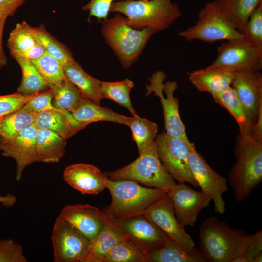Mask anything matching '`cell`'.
Segmentation results:
<instances>
[{"label": "cell", "mask_w": 262, "mask_h": 262, "mask_svg": "<svg viewBox=\"0 0 262 262\" xmlns=\"http://www.w3.org/2000/svg\"><path fill=\"white\" fill-rule=\"evenodd\" d=\"M216 0L227 18L243 34L251 15L262 1V0Z\"/></svg>", "instance_id": "obj_28"}, {"label": "cell", "mask_w": 262, "mask_h": 262, "mask_svg": "<svg viewBox=\"0 0 262 262\" xmlns=\"http://www.w3.org/2000/svg\"><path fill=\"white\" fill-rule=\"evenodd\" d=\"M262 252V230L251 235V240L244 254L251 262L252 259Z\"/></svg>", "instance_id": "obj_43"}, {"label": "cell", "mask_w": 262, "mask_h": 262, "mask_svg": "<svg viewBox=\"0 0 262 262\" xmlns=\"http://www.w3.org/2000/svg\"><path fill=\"white\" fill-rule=\"evenodd\" d=\"M251 135L256 141L262 143V107L259 110L252 130Z\"/></svg>", "instance_id": "obj_45"}, {"label": "cell", "mask_w": 262, "mask_h": 262, "mask_svg": "<svg viewBox=\"0 0 262 262\" xmlns=\"http://www.w3.org/2000/svg\"><path fill=\"white\" fill-rule=\"evenodd\" d=\"M71 115L75 121L85 126L98 121L113 122L126 125L129 118L83 97Z\"/></svg>", "instance_id": "obj_23"}, {"label": "cell", "mask_w": 262, "mask_h": 262, "mask_svg": "<svg viewBox=\"0 0 262 262\" xmlns=\"http://www.w3.org/2000/svg\"><path fill=\"white\" fill-rule=\"evenodd\" d=\"M143 215L181 248L189 252L196 250L193 239L176 217L173 205L167 192L152 203L145 211Z\"/></svg>", "instance_id": "obj_12"}, {"label": "cell", "mask_w": 262, "mask_h": 262, "mask_svg": "<svg viewBox=\"0 0 262 262\" xmlns=\"http://www.w3.org/2000/svg\"><path fill=\"white\" fill-rule=\"evenodd\" d=\"M115 0H90L82 7V9L89 12L91 16L97 18L99 21L107 18L110 12L111 5Z\"/></svg>", "instance_id": "obj_41"}, {"label": "cell", "mask_w": 262, "mask_h": 262, "mask_svg": "<svg viewBox=\"0 0 262 262\" xmlns=\"http://www.w3.org/2000/svg\"><path fill=\"white\" fill-rule=\"evenodd\" d=\"M159 159L167 172L178 182L198 187L191 172L189 157L192 146L188 138L172 137L164 131L155 139Z\"/></svg>", "instance_id": "obj_8"}, {"label": "cell", "mask_w": 262, "mask_h": 262, "mask_svg": "<svg viewBox=\"0 0 262 262\" xmlns=\"http://www.w3.org/2000/svg\"><path fill=\"white\" fill-rule=\"evenodd\" d=\"M106 188L110 193L111 202L101 211L109 220L114 222L143 215L152 203L167 192L159 188L141 186L135 181H114L107 177Z\"/></svg>", "instance_id": "obj_3"}, {"label": "cell", "mask_w": 262, "mask_h": 262, "mask_svg": "<svg viewBox=\"0 0 262 262\" xmlns=\"http://www.w3.org/2000/svg\"><path fill=\"white\" fill-rule=\"evenodd\" d=\"M28 27L37 43L41 45L48 54L59 61L63 66L74 60L71 53L65 46L52 37L43 26Z\"/></svg>", "instance_id": "obj_32"}, {"label": "cell", "mask_w": 262, "mask_h": 262, "mask_svg": "<svg viewBox=\"0 0 262 262\" xmlns=\"http://www.w3.org/2000/svg\"><path fill=\"white\" fill-rule=\"evenodd\" d=\"M126 126L131 129L139 154L143 152L155 139L158 127L154 122L140 117L137 114L129 117Z\"/></svg>", "instance_id": "obj_30"}, {"label": "cell", "mask_w": 262, "mask_h": 262, "mask_svg": "<svg viewBox=\"0 0 262 262\" xmlns=\"http://www.w3.org/2000/svg\"><path fill=\"white\" fill-rule=\"evenodd\" d=\"M148 256L130 239L118 243L106 255L104 262H147Z\"/></svg>", "instance_id": "obj_36"}, {"label": "cell", "mask_w": 262, "mask_h": 262, "mask_svg": "<svg viewBox=\"0 0 262 262\" xmlns=\"http://www.w3.org/2000/svg\"><path fill=\"white\" fill-rule=\"evenodd\" d=\"M210 66L226 67L236 72L260 71L262 49L245 38L227 40L218 47L217 57Z\"/></svg>", "instance_id": "obj_11"}, {"label": "cell", "mask_w": 262, "mask_h": 262, "mask_svg": "<svg viewBox=\"0 0 262 262\" xmlns=\"http://www.w3.org/2000/svg\"><path fill=\"white\" fill-rule=\"evenodd\" d=\"M110 12L124 14L133 28L149 27L157 32L167 29L181 16L171 0H121L112 3Z\"/></svg>", "instance_id": "obj_4"}, {"label": "cell", "mask_w": 262, "mask_h": 262, "mask_svg": "<svg viewBox=\"0 0 262 262\" xmlns=\"http://www.w3.org/2000/svg\"><path fill=\"white\" fill-rule=\"evenodd\" d=\"M52 100V93L51 90L49 88L37 93L33 98L21 109L35 113L55 109L56 108L53 106Z\"/></svg>", "instance_id": "obj_40"}, {"label": "cell", "mask_w": 262, "mask_h": 262, "mask_svg": "<svg viewBox=\"0 0 262 262\" xmlns=\"http://www.w3.org/2000/svg\"><path fill=\"white\" fill-rule=\"evenodd\" d=\"M262 262V252L258 254L254 257L251 262Z\"/></svg>", "instance_id": "obj_49"}, {"label": "cell", "mask_w": 262, "mask_h": 262, "mask_svg": "<svg viewBox=\"0 0 262 262\" xmlns=\"http://www.w3.org/2000/svg\"><path fill=\"white\" fill-rule=\"evenodd\" d=\"M14 59L22 71L21 81L17 92L28 95L49 89L45 81L31 61L19 57Z\"/></svg>", "instance_id": "obj_31"}, {"label": "cell", "mask_w": 262, "mask_h": 262, "mask_svg": "<svg viewBox=\"0 0 262 262\" xmlns=\"http://www.w3.org/2000/svg\"><path fill=\"white\" fill-rule=\"evenodd\" d=\"M200 249L188 251L178 246L170 238L162 247L148 254L147 262H206Z\"/></svg>", "instance_id": "obj_27"}, {"label": "cell", "mask_w": 262, "mask_h": 262, "mask_svg": "<svg viewBox=\"0 0 262 262\" xmlns=\"http://www.w3.org/2000/svg\"><path fill=\"white\" fill-rule=\"evenodd\" d=\"M26 0H0V17L7 19L13 16Z\"/></svg>", "instance_id": "obj_44"}, {"label": "cell", "mask_w": 262, "mask_h": 262, "mask_svg": "<svg viewBox=\"0 0 262 262\" xmlns=\"http://www.w3.org/2000/svg\"><path fill=\"white\" fill-rule=\"evenodd\" d=\"M105 174L112 180H131L166 192L177 184L159 159L155 141L135 161Z\"/></svg>", "instance_id": "obj_6"}, {"label": "cell", "mask_w": 262, "mask_h": 262, "mask_svg": "<svg viewBox=\"0 0 262 262\" xmlns=\"http://www.w3.org/2000/svg\"><path fill=\"white\" fill-rule=\"evenodd\" d=\"M37 129L36 151L38 162L57 163L65 154L66 139L52 131Z\"/></svg>", "instance_id": "obj_26"}, {"label": "cell", "mask_w": 262, "mask_h": 262, "mask_svg": "<svg viewBox=\"0 0 262 262\" xmlns=\"http://www.w3.org/2000/svg\"><path fill=\"white\" fill-rule=\"evenodd\" d=\"M51 238L55 262H85L90 241L59 216L55 222Z\"/></svg>", "instance_id": "obj_10"}, {"label": "cell", "mask_w": 262, "mask_h": 262, "mask_svg": "<svg viewBox=\"0 0 262 262\" xmlns=\"http://www.w3.org/2000/svg\"><path fill=\"white\" fill-rule=\"evenodd\" d=\"M34 124L37 129L52 131L66 139L86 127L75 121L71 113L58 108L38 113Z\"/></svg>", "instance_id": "obj_22"}, {"label": "cell", "mask_w": 262, "mask_h": 262, "mask_svg": "<svg viewBox=\"0 0 262 262\" xmlns=\"http://www.w3.org/2000/svg\"><path fill=\"white\" fill-rule=\"evenodd\" d=\"M16 201V197L11 194H8L5 196L0 195V203H1L5 207L8 208L12 206Z\"/></svg>", "instance_id": "obj_47"}, {"label": "cell", "mask_w": 262, "mask_h": 262, "mask_svg": "<svg viewBox=\"0 0 262 262\" xmlns=\"http://www.w3.org/2000/svg\"><path fill=\"white\" fill-rule=\"evenodd\" d=\"M21 246L12 239H0V262H27Z\"/></svg>", "instance_id": "obj_39"}, {"label": "cell", "mask_w": 262, "mask_h": 262, "mask_svg": "<svg viewBox=\"0 0 262 262\" xmlns=\"http://www.w3.org/2000/svg\"><path fill=\"white\" fill-rule=\"evenodd\" d=\"M199 238V249L207 262H231L235 258L245 254L251 235L211 216L201 223Z\"/></svg>", "instance_id": "obj_2"}, {"label": "cell", "mask_w": 262, "mask_h": 262, "mask_svg": "<svg viewBox=\"0 0 262 262\" xmlns=\"http://www.w3.org/2000/svg\"><path fill=\"white\" fill-rule=\"evenodd\" d=\"M116 222L147 256L151 251L164 246L169 238L143 214Z\"/></svg>", "instance_id": "obj_16"}, {"label": "cell", "mask_w": 262, "mask_h": 262, "mask_svg": "<svg viewBox=\"0 0 262 262\" xmlns=\"http://www.w3.org/2000/svg\"><path fill=\"white\" fill-rule=\"evenodd\" d=\"M231 87L253 118L256 120L262 107V74L260 71L236 73Z\"/></svg>", "instance_id": "obj_19"}, {"label": "cell", "mask_w": 262, "mask_h": 262, "mask_svg": "<svg viewBox=\"0 0 262 262\" xmlns=\"http://www.w3.org/2000/svg\"><path fill=\"white\" fill-rule=\"evenodd\" d=\"M63 68L66 78L79 89L83 97L100 105L101 81L87 73L75 60L64 65Z\"/></svg>", "instance_id": "obj_24"}, {"label": "cell", "mask_w": 262, "mask_h": 262, "mask_svg": "<svg viewBox=\"0 0 262 262\" xmlns=\"http://www.w3.org/2000/svg\"><path fill=\"white\" fill-rule=\"evenodd\" d=\"M244 34L248 42L262 49V1L251 15L245 28Z\"/></svg>", "instance_id": "obj_38"}, {"label": "cell", "mask_w": 262, "mask_h": 262, "mask_svg": "<svg viewBox=\"0 0 262 262\" xmlns=\"http://www.w3.org/2000/svg\"><path fill=\"white\" fill-rule=\"evenodd\" d=\"M189 162L192 175L198 187L213 201L214 211L223 214L225 212V202L223 194L228 190L227 179L217 173L197 152L194 145L191 149Z\"/></svg>", "instance_id": "obj_13"}, {"label": "cell", "mask_w": 262, "mask_h": 262, "mask_svg": "<svg viewBox=\"0 0 262 262\" xmlns=\"http://www.w3.org/2000/svg\"><path fill=\"white\" fill-rule=\"evenodd\" d=\"M231 262H250L248 259L244 254L233 259Z\"/></svg>", "instance_id": "obj_48"}, {"label": "cell", "mask_w": 262, "mask_h": 262, "mask_svg": "<svg viewBox=\"0 0 262 262\" xmlns=\"http://www.w3.org/2000/svg\"><path fill=\"white\" fill-rule=\"evenodd\" d=\"M10 52L14 58L19 57L33 61L39 58L46 51L41 45L37 44L30 48L20 50H12Z\"/></svg>", "instance_id": "obj_42"}, {"label": "cell", "mask_w": 262, "mask_h": 262, "mask_svg": "<svg viewBox=\"0 0 262 262\" xmlns=\"http://www.w3.org/2000/svg\"><path fill=\"white\" fill-rule=\"evenodd\" d=\"M38 113L20 109L0 118V138H10L34 123Z\"/></svg>", "instance_id": "obj_33"}, {"label": "cell", "mask_w": 262, "mask_h": 262, "mask_svg": "<svg viewBox=\"0 0 262 262\" xmlns=\"http://www.w3.org/2000/svg\"><path fill=\"white\" fill-rule=\"evenodd\" d=\"M130 239L116 222L108 219L99 233L90 242L85 262H104L106 255L118 243Z\"/></svg>", "instance_id": "obj_21"}, {"label": "cell", "mask_w": 262, "mask_h": 262, "mask_svg": "<svg viewBox=\"0 0 262 262\" xmlns=\"http://www.w3.org/2000/svg\"><path fill=\"white\" fill-rule=\"evenodd\" d=\"M59 216L71 224L90 241L108 220L101 210L87 204L66 205Z\"/></svg>", "instance_id": "obj_17"}, {"label": "cell", "mask_w": 262, "mask_h": 262, "mask_svg": "<svg viewBox=\"0 0 262 262\" xmlns=\"http://www.w3.org/2000/svg\"><path fill=\"white\" fill-rule=\"evenodd\" d=\"M166 76L163 71L154 73L149 79V84L146 85V96L152 93L159 98L163 111L164 131L171 136L187 139L185 125L180 117L179 100L174 97L178 88L176 81L163 82Z\"/></svg>", "instance_id": "obj_9"}, {"label": "cell", "mask_w": 262, "mask_h": 262, "mask_svg": "<svg viewBox=\"0 0 262 262\" xmlns=\"http://www.w3.org/2000/svg\"><path fill=\"white\" fill-rule=\"evenodd\" d=\"M54 107L71 113L82 97L79 89L66 79L59 85L50 89Z\"/></svg>", "instance_id": "obj_35"}, {"label": "cell", "mask_w": 262, "mask_h": 262, "mask_svg": "<svg viewBox=\"0 0 262 262\" xmlns=\"http://www.w3.org/2000/svg\"><path fill=\"white\" fill-rule=\"evenodd\" d=\"M6 19L0 17V69L7 64V58L2 47L3 31Z\"/></svg>", "instance_id": "obj_46"}, {"label": "cell", "mask_w": 262, "mask_h": 262, "mask_svg": "<svg viewBox=\"0 0 262 262\" xmlns=\"http://www.w3.org/2000/svg\"><path fill=\"white\" fill-rule=\"evenodd\" d=\"M236 72L222 66L208 67L188 73V79L200 92L211 95L225 91L230 86Z\"/></svg>", "instance_id": "obj_20"}, {"label": "cell", "mask_w": 262, "mask_h": 262, "mask_svg": "<svg viewBox=\"0 0 262 262\" xmlns=\"http://www.w3.org/2000/svg\"><path fill=\"white\" fill-rule=\"evenodd\" d=\"M37 128L34 124L7 139L0 138V151L3 156L14 159L16 164V179L19 180L25 168L38 162L36 151Z\"/></svg>", "instance_id": "obj_15"}, {"label": "cell", "mask_w": 262, "mask_h": 262, "mask_svg": "<svg viewBox=\"0 0 262 262\" xmlns=\"http://www.w3.org/2000/svg\"><path fill=\"white\" fill-rule=\"evenodd\" d=\"M179 35L188 41L198 40L209 43L246 39L245 34L227 18L216 0L206 3L199 11L196 22Z\"/></svg>", "instance_id": "obj_7"}, {"label": "cell", "mask_w": 262, "mask_h": 262, "mask_svg": "<svg viewBox=\"0 0 262 262\" xmlns=\"http://www.w3.org/2000/svg\"><path fill=\"white\" fill-rule=\"evenodd\" d=\"M167 192L171 199L176 217L184 228L194 226L200 212L212 201L203 191L195 190L184 182H178Z\"/></svg>", "instance_id": "obj_14"}, {"label": "cell", "mask_w": 262, "mask_h": 262, "mask_svg": "<svg viewBox=\"0 0 262 262\" xmlns=\"http://www.w3.org/2000/svg\"><path fill=\"white\" fill-rule=\"evenodd\" d=\"M105 173L96 166L82 163L67 166L64 180L72 188L83 194L96 195L106 188Z\"/></svg>", "instance_id": "obj_18"}, {"label": "cell", "mask_w": 262, "mask_h": 262, "mask_svg": "<svg viewBox=\"0 0 262 262\" xmlns=\"http://www.w3.org/2000/svg\"><path fill=\"white\" fill-rule=\"evenodd\" d=\"M134 83L128 79L114 82L101 81L100 91L101 99H108L127 109L132 115H136L130 98Z\"/></svg>", "instance_id": "obj_29"}, {"label": "cell", "mask_w": 262, "mask_h": 262, "mask_svg": "<svg viewBox=\"0 0 262 262\" xmlns=\"http://www.w3.org/2000/svg\"><path fill=\"white\" fill-rule=\"evenodd\" d=\"M235 161L228 179L237 202L245 200L262 181V143L239 131L234 151Z\"/></svg>", "instance_id": "obj_1"}, {"label": "cell", "mask_w": 262, "mask_h": 262, "mask_svg": "<svg viewBox=\"0 0 262 262\" xmlns=\"http://www.w3.org/2000/svg\"><path fill=\"white\" fill-rule=\"evenodd\" d=\"M211 95L216 103L227 109L234 118L240 131L251 135L256 120L241 102L233 88L230 86L225 91Z\"/></svg>", "instance_id": "obj_25"}, {"label": "cell", "mask_w": 262, "mask_h": 262, "mask_svg": "<svg viewBox=\"0 0 262 262\" xmlns=\"http://www.w3.org/2000/svg\"><path fill=\"white\" fill-rule=\"evenodd\" d=\"M101 32L125 69L130 68L138 59L153 34L158 32L149 27L136 29L129 25L125 17L116 13L103 20Z\"/></svg>", "instance_id": "obj_5"}, {"label": "cell", "mask_w": 262, "mask_h": 262, "mask_svg": "<svg viewBox=\"0 0 262 262\" xmlns=\"http://www.w3.org/2000/svg\"><path fill=\"white\" fill-rule=\"evenodd\" d=\"M38 44L29 30L25 21L16 24L11 32L8 39L10 51L20 50L32 47Z\"/></svg>", "instance_id": "obj_37"}, {"label": "cell", "mask_w": 262, "mask_h": 262, "mask_svg": "<svg viewBox=\"0 0 262 262\" xmlns=\"http://www.w3.org/2000/svg\"><path fill=\"white\" fill-rule=\"evenodd\" d=\"M50 89L60 85L66 79L63 65L45 52L39 58L31 61Z\"/></svg>", "instance_id": "obj_34"}]
</instances>
